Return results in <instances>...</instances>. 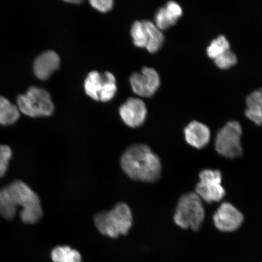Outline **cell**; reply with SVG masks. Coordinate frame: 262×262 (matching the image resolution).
<instances>
[{
    "label": "cell",
    "instance_id": "1",
    "mask_svg": "<svg viewBox=\"0 0 262 262\" xmlns=\"http://www.w3.org/2000/svg\"><path fill=\"white\" fill-rule=\"evenodd\" d=\"M121 167L130 179L136 181L155 183L162 172L159 157L149 147L135 144L127 147L121 157Z\"/></svg>",
    "mask_w": 262,
    "mask_h": 262
},
{
    "label": "cell",
    "instance_id": "2",
    "mask_svg": "<svg viewBox=\"0 0 262 262\" xmlns=\"http://www.w3.org/2000/svg\"><path fill=\"white\" fill-rule=\"evenodd\" d=\"M14 207L18 211L20 207L19 216L26 224H35L42 216L40 199L36 193L21 180H16L1 189Z\"/></svg>",
    "mask_w": 262,
    "mask_h": 262
},
{
    "label": "cell",
    "instance_id": "3",
    "mask_svg": "<svg viewBox=\"0 0 262 262\" xmlns=\"http://www.w3.org/2000/svg\"><path fill=\"white\" fill-rule=\"evenodd\" d=\"M94 224L101 234L111 238L126 235L133 226V217L129 206L120 202L109 211H101L94 216Z\"/></svg>",
    "mask_w": 262,
    "mask_h": 262
},
{
    "label": "cell",
    "instance_id": "4",
    "mask_svg": "<svg viewBox=\"0 0 262 262\" xmlns=\"http://www.w3.org/2000/svg\"><path fill=\"white\" fill-rule=\"evenodd\" d=\"M205 219V209L202 199L194 192H188L180 198L177 205L173 221L182 229L198 231Z\"/></svg>",
    "mask_w": 262,
    "mask_h": 262
},
{
    "label": "cell",
    "instance_id": "5",
    "mask_svg": "<svg viewBox=\"0 0 262 262\" xmlns=\"http://www.w3.org/2000/svg\"><path fill=\"white\" fill-rule=\"evenodd\" d=\"M18 108L26 116L31 117L50 116L54 106L50 94L42 88L31 87L17 98Z\"/></svg>",
    "mask_w": 262,
    "mask_h": 262
},
{
    "label": "cell",
    "instance_id": "6",
    "mask_svg": "<svg viewBox=\"0 0 262 262\" xmlns=\"http://www.w3.org/2000/svg\"><path fill=\"white\" fill-rule=\"evenodd\" d=\"M242 129L237 121L228 122L219 131L215 148L219 155L228 159H236L243 154L241 144Z\"/></svg>",
    "mask_w": 262,
    "mask_h": 262
},
{
    "label": "cell",
    "instance_id": "7",
    "mask_svg": "<svg viewBox=\"0 0 262 262\" xmlns=\"http://www.w3.org/2000/svg\"><path fill=\"white\" fill-rule=\"evenodd\" d=\"M201 179L195 187V194L208 204L218 202L224 198L225 189L221 185L222 176L219 170L204 169L199 173Z\"/></svg>",
    "mask_w": 262,
    "mask_h": 262
},
{
    "label": "cell",
    "instance_id": "8",
    "mask_svg": "<svg viewBox=\"0 0 262 262\" xmlns=\"http://www.w3.org/2000/svg\"><path fill=\"white\" fill-rule=\"evenodd\" d=\"M244 217L242 212L228 202L222 204L213 215L215 227L219 231L230 232L237 230L243 224Z\"/></svg>",
    "mask_w": 262,
    "mask_h": 262
},
{
    "label": "cell",
    "instance_id": "9",
    "mask_svg": "<svg viewBox=\"0 0 262 262\" xmlns=\"http://www.w3.org/2000/svg\"><path fill=\"white\" fill-rule=\"evenodd\" d=\"M131 86L138 96L150 97L156 93L160 84V77L152 68H144L142 73H134L130 78Z\"/></svg>",
    "mask_w": 262,
    "mask_h": 262
},
{
    "label": "cell",
    "instance_id": "10",
    "mask_svg": "<svg viewBox=\"0 0 262 262\" xmlns=\"http://www.w3.org/2000/svg\"><path fill=\"white\" fill-rule=\"evenodd\" d=\"M119 112L121 118L127 126L137 127L145 122L147 109L142 100L130 98L120 107Z\"/></svg>",
    "mask_w": 262,
    "mask_h": 262
},
{
    "label": "cell",
    "instance_id": "11",
    "mask_svg": "<svg viewBox=\"0 0 262 262\" xmlns=\"http://www.w3.org/2000/svg\"><path fill=\"white\" fill-rule=\"evenodd\" d=\"M60 60L55 52L48 51L43 52L35 59L34 71L39 79H48L60 66Z\"/></svg>",
    "mask_w": 262,
    "mask_h": 262
},
{
    "label": "cell",
    "instance_id": "12",
    "mask_svg": "<svg viewBox=\"0 0 262 262\" xmlns=\"http://www.w3.org/2000/svg\"><path fill=\"white\" fill-rule=\"evenodd\" d=\"M185 138L190 146L196 149L204 148L211 138L209 127L204 123L192 121L184 130Z\"/></svg>",
    "mask_w": 262,
    "mask_h": 262
},
{
    "label": "cell",
    "instance_id": "13",
    "mask_svg": "<svg viewBox=\"0 0 262 262\" xmlns=\"http://www.w3.org/2000/svg\"><path fill=\"white\" fill-rule=\"evenodd\" d=\"M183 14V10L178 3L171 1L160 8L156 15V26L163 30L174 25Z\"/></svg>",
    "mask_w": 262,
    "mask_h": 262
},
{
    "label": "cell",
    "instance_id": "14",
    "mask_svg": "<svg viewBox=\"0 0 262 262\" xmlns=\"http://www.w3.org/2000/svg\"><path fill=\"white\" fill-rule=\"evenodd\" d=\"M245 115L257 125H262V88L252 92L246 100Z\"/></svg>",
    "mask_w": 262,
    "mask_h": 262
},
{
    "label": "cell",
    "instance_id": "15",
    "mask_svg": "<svg viewBox=\"0 0 262 262\" xmlns=\"http://www.w3.org/2000/svg\"><path fill=\"white\" fill-rule=\"evenodd\" d=\"M19 111L17 106L12 104L6 98L0 96V124L11 125L19 119Z\"/></svg>",
    "mask_w": 262,
    "mask_h": 262
},
{
    "label": "cell",
    "instance_id": "16",
    "mask_svg": "<svg viewBox=\"0 0 262 262\" xmlns=\"http://www.w3.org/2000/svg\"><path fill=\"white\" fill-rule=\"evenodd\" d=\"M104 82V75L97 71L88 74L84 82V90L88 96L94 100L99 101V96Z\"/></svg>",
    "mask_w": 262,
    "mask_h": 262
},
{
    "label": "cell",
    "instance_id": "17",
    "mask_svg": "<svg viewBox=\"0 0 262 262\" xmlns=\"http://www.w3.org/2000/svg\"><path fill=\"white\" fill-rule=\"evenodd\" d=\"M147 34V50L155 53L159 50L164 41L163 33L151 21H143Z\"/></svg>",
    "mask_w": 262,
    "mask_h": 262
},
{
    "label": "cell",
    "instance_id": "18",
    "mask_svg": "<svg viewBox=\"0 0 262 262\" xmlns=\"http://www.w3.org/2000/svg\"><path fill=\"white\" fill-rule=\"evenodd\" d=\"M54 262H82V256L77 250L70 246H57L52 250L51 254Z\"/></svg>",
    "mask_w": 262,
    "mask_h": 262
},
{
    "label": "cell",
    "instance_id": "19",
    "mask_svg": "<svg viewBox=\"0 0 262 262\" xmlns=\"http://www.w3.org/2000/svg\"><path fill=\"white\" fill-rule=\"evenodd\" d=\"M103 75L104 82L103 89L99 96V101L106 102L112 99L116 93V80L114 75L110 72H106L103 73Z\"/></svg>",
    "mask_w": 262,
    "mask_h": 262
},
{
    "label": "cell",
    "instance_id": "20",
    "mask_svg": "<svg viewBox=\"0 0 262 262\" xmlns=\"http://www.w3.org/2000/svg\"><path fill=\"white\" fill-rule=\"evenodd\" d=\"M229 48H230V44L227 38L224 35H221L211 42L206 51L209 57L214 59L225 51L229 50Z\"/></svg>",
    "mask_w": 262,
    "mask_h": 262
},
{
    "label": "cell",
    "instance_id": "21",
    "mask_svg": "<svg viewBox=\"0 0 262 262\" xmlns=\"http://www.w3.org/2000/svg\"><path fill=\"white\" fill-rule=\"evenodd\" d=\"M131 36L134 44L139 48H146L147 34L143 21H136L131 28Z\"/></svg>",
    "mask_w": 262,
    "mask_h": 262
},
{
    "label": "cell",
    "instance_id": "22",
    "mask_svg": "<svg viewBox=\"0 0 262 262\" xmlns=\"http://www.w3.org/2000/svg\"><path fill=\"white\" fill-rule=\"evenodd\" d=\"M214 60L215 65L223 70L233 67L237 62L236 55L230 49L219 55Z\"/></svg>",
    "mask_w": 262,
    "mask_h": 262
},
{
    "label": "cell",
    "instance_id": "23",
    "mask_svg": "<svg viewBox=\"0 0 262 262\" xmlns=\"http://www.w3.org/2000/svg\"><path fill=\"white\" fill-rule=\"evenodd\" d=\"M12 157L11 147L7 145H0V179L3 178L7 172Z\"/></svg>",
    "mask_w": 262,
    "mask_h": 262
},
{
    "label": "cell",
    "instance_id": "24",
    "mask_svg": "<svg viewBox=\"0 0 262 262\" xmlns=\"http://www.w3.org/2000/svg\"><path fill=\"white\" fill-rule=\"evenodd\" d=\"M91 4L98 11L106 12L112 9L113 2L112 0H92Z\"/></svg>",
    "mask_w": 262,
    "mask_h": 262
},
{
    "label": "cell",
    "instance_id": "25",
    "mask_svg": "<svg viewBox=\"0 0 262 262\" xmlns=\"http://www.w3.org/2000/svg\"><path fill=\"white\" fill-rule=\"evenodd\" d=\"M0 191H1V189H0Z\"/></svg>",
    "mask_w": 262,
    "mask_h": 262
}]
</instances>
